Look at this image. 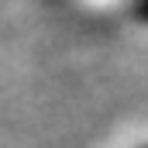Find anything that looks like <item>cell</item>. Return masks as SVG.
Here are the masks:
<instances>
[{
  "label": "cell",
  "mask_w": 148,
  "mask_h": 148,
  "mask_svg": "<svg viewBox=\"0 0 148 148\" xmlns=\"http://www.w3.org/2000/svg\"><path fill=\"white\" fill-rule=\"evenodd\" d=\"M138 17L148 21V0H138Z\"/></svg>",
  "instance_id": "cell-1"
}]
</instances>
